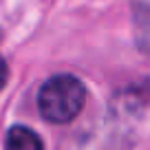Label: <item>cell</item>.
Wrapping results in <instances>:
<instances>
[{
  "label": "cell",
  "instance_id": "7a4b0ae2",
  "mask_svg": "<svg viewBox=\"0 0 150 150\" xmlns=\"http://www.w3.org/2000/svg\"><path fill=\"white\" fill-rule=\"evenodd\" d=\"M135 40L141 51L150 53V0H135Z\"/></svg>",
  "mask_w": 150,
  "mask_h": 150
},
{
  "label": "cell",
  "instance_id": "277c9868",
  "mask_svg": "<svg viewBox=\"0 0 150 150\" xmlns=\"http://www.w3.org/2000/svg\"><path fill=\"white\" fill-rule=\"evenodd\" d=\"M5 80H7V64L2 62V57H0V86L5 84Z\"/></svg>",
  "mask_w": 150,
  "mask_h": 150
},
{
  "label": "cell",
  "instance_id": "6da1fadb",
  "mask_svg": "<svg viewBox=\"0 0 150 150\" xmlns=\"http://www.w3.org/2000/svg\"><path fill=\"white\" fill-rule=\"evenodd\" d=\"M86 88L73 75H55L47 80L38 95V106L42 117L53 124H66L77 117L84 108Z\"/></svg>",
  "mask_w": 150,
  "mask_h": 150
},
{
  "label": "cell",
  "instance_id": "3957f363",
  "mask_svg": "<svg viewBox=\"0 0 150 150\" xmlns=\"http://www.w3.org/2000/svg\"><path fill=\"white\" fill-rule=\"evenodd\" d=\"M7 150H42V141L31 128L13 126L7 132Z\"/></svg>",
  "mask_w": 150,
  "mask_h": 150
}]
</instances>
